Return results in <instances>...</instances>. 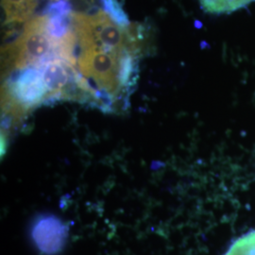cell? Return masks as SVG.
I'll use <instances>...</instances> for the list:
<instances>
[{"label": "cell", "mask_w": 255, "mask_h": 255, "mask_svg": "<svg viewBox=\"0 0 255 255\" xmlns=\"http://www.w3.org/2000/svg\"><path fill=\"white\" fill-rule=\"evenodd\" d=\"M104 11L109 15L115 22H117L120 26L127 27L129 26V22L125 11L119 5L118 0H101Z\"/></svg>", "instance_id": "8"}, {"label": "cell", "mask_w": 255, "mask_h": 255, "mask_svg": "<svg viewBox=\"0 0 255 255\" xmlns=\"http://www.w3.org/2000/svg\"><path fill=\"white\" fill-rule=\"evenodd\" d=\"M58 39L51 36L46 14L26 23L19 36L4 46L5 66L12 71L27 67H41L58 58Z\"/></svg>", "instance_id": "2"}, {"label": "cell", "mask_w": 255, "mask_h": 255, "mask_svg": "<svg viewBox=\"0 0 255 255\" xmlns=\"http://www.w3.org/2000/svg\"><path fill=\"white\" fill-rule=\"evenodd\" d=\"M201 9L210 14H227L243 9L255 0H199Z\"/></svg>", "instance_id": "6"}, {"label": "cell", "mask_w": 255, "mask_h": 255, "mask_svg": "<svg viewBox=\"0 0 255 255\" xmlns=\"http://www.w3.org/2000/svg\"><path fill=\"white\" fill-rule=\"evenodd\" d=\"M224 255H255V231L239 237Z\"/></svg>", "instance_id": "7"}, {"label": "cell", "mask_w": 255, "mask_h": 255, "mask_svg": "<svg viewBox=\"0 0 255 255\" xmlns=\"http://www.w3.org/2000/svg\"><path fill=\"white\" fill-rule=\"evenodd\" d=\"M68 229L63 220L51 215L41 216L31 228V237L37 249L44 255H55L63 251Z\"/></svg>", "instance_id": "4"}, {"label": "cell", "mask_w": 255, "mask_h": 255, "mask_svg": "<svg viewBox=\"0 0 255 255\" xmlns=\"http://www.w3.org/2000/svg\"><path fill=\"white\" fill-rule=\"evenodd\" d=\"M6 92L9 102L21 111L46 103L48 96L44 76L39 67L17 70L7 83Z\"/></svg>", "instance_id": "3"}, {"label": "cell", "mask_w": 255, "mask_h": 255, "mask_svg": "<svg viewBox=\"0 0 255 255\" xmlns=\"http://www.w3.org/2000/svg\"><path fill=\"white\" fill-rule=\"evenodd\" d=\"M72 29L78 47L98 46L119 51L141 53L142 33L140 27L120 26L104 10L93 14L72 12Z\"/></svg>", "instance_id": "1"}, {"label": "cell", "mask_w": 255, "mask_h": 255, "mask_svg": "<svg viewBox=\"0 0 255 255\" xmlns=\"http://www.w3.org/2000/svg\"><path fill=\"white\" fill-rule=\"evenodd\" d=\"M36 5L37 0H2L5 24H20L27 21Z\"/></svg>", "instance_id": "5"}]
</instances>
